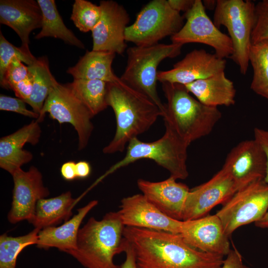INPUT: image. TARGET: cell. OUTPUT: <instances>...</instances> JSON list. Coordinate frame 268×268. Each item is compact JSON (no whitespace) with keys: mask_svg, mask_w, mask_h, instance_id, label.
I'll return each mask as SVG.
<instances>
[{"mask_svg":"<svg viewBox=\"0 0 268 268\" xmlns=\"http://www.w3.org/2000/svg\"><path fill=\"white\" fill-rule=\"evenodd\" d=\"M125 227L118 211L100 220L91 217L79 230L76 249L67 254L85 268H121L114 258L127 248Z\"/></svg>","mask_w":268,"mask_h":268,"instance_id":"obj_4","label":"cell"},{"mask_svg":"<svg viewBox=\"0 0 268 268\" xmlns=\"http://www.w3.org/2000/svg\"><path fill=\"white\" fill-rule=\"evenodd\" d=\"M222 167L232 177L237 191L253 182L264 180L267 158L263 148L254 138L245 140L231 149Z\"/></svg>","mask_w":268,"mask_h":268,"instance_id":"obj_14","label":"cell"},{"mask_svg":"<svg viewBox=\"0 0 268 268\" xmlns=\"http://www.w3.org/2000/svg\"><path fill=\"white\" fill-rule=\"evenodd\" d=\"M183 16L173 9L166 0H153L139 12L135 20L125 31L126 42L136 46L158 43L177 33L184 25Z\"/></svg>","mask_w":268,"mask_h":268,"instance_id":"obj_8","label":"cell"},{"mask_svg":"<svg viewBox=\"0 0 268 268\" xmlns=\"http://www.w3.org/2000/svg\"><path fill=\"white\" fill-rule=\"evenodd\" d=\"M167 103L162 116L165 128L188 146L209 134L222 117L217 107H209L193 97L184 85L163 82Z\"/></svg>","mask_w":268,"mask_h":268,"instance_id":"obj_3","label":"cell"},{"mask_svg":"<svg viewBox=\"0 0 268 268\" xmlns=\"http://www.w3.org/2000/svg\"><path fill=\"white\" fill-rule=\"evenodd\" d=\"M268 40V0L255 4V23L251 35L252 44Z\"/></svg>","mask_w":268,"mask_h":268,"instance_id":"obj_33","label":"cell"},{"mask_svg":"<svg viewBox=\"0 0 268 268\" xmlns=\"http://www.w3.org/2000/svg\"><path fill=\"white\" fill-rule=\"evenodd\" d=\"M186 20L182 28L170 37L172 43L184 45L197 43L211 47L219 58H229L233 52L229 36L220 31L207 15L201 0H195L191 9L183 15Z\"/></svg>","mask_w":268,"mask_h":268,"instance_id":"obj_11","label":"cell"},{"mask_svg":"<svg viewBox=\"0 0 268 268\" xmlns=\"http://www.w3.org/2000/svg\"><path fill=\"white\" fill-rule=\"evenodd\" d=\"M42 131L36 120L26 125L13 133L0 139V167L11 175L24 164L33 158L32 153L23 149L24 145L37 144Z\"/></svg>","mask_w":268,"mask_h":268,"instance_id":"obj_21","label":"cell"},{"mask_svg":"<svg viewBox=\"0 0 268 268\" xmlns=\"http://www.w3.org/2000/svg\"><path fill=\"white\" fill-rule=\"evenodd\" d=\"M25 102L18 98L3 94L0 95V110L13 112L26 117L38 119L39 114L26 108Z\"/></svg>","mask_w":268,"mask_h":268,"instance_id":"obj_35","label":"cell"},{"mask_svg":"<svg viewBox=\"0 0 268 268\" xmlns=\"http://www.w3.org/2000/svg\"><path fill=\"white\" fill-rule=\"evenodd\" d=\"M33 77L31 72L28 76L16 84L12 89L16 96L25 102L30 97L33 90Z\"/></svg>","mask_w":268,"mask_h":268,"instance_id":"obj_36","label":"cell"},{"mask_svg":"<svg viewBox=\"0 0 268 268\" xmlns=\"http://www.w3.org/2000/svg\"><path fill=\"white\" fill-rule=\"evenodd\" d=\"M42 13L34 0H0V23L12 29L18 35L20 47L25 52L32 55L29 47L31 32L41 28Z\"/></svg>","mask_w":268,"mask_h":268,"instance_id":"obj_20","label":"cell"},{"mask_svg":"<svg viewBox=\"0 0 268 268\" xmlns=\"http://www.w3.org/2000/svg\"><path fill=\"white\" fill-rule=\"evenodd\" d=\"M18 59L27 66H30L36 59L33 55H30L20 47H17L8 42L0 31V80L4 76L6 70L11 62Z\"/></svg>","mask_w":268,"mask_h":268,"instance_id":"obj_32","label":"cell"},{"mask_svg":"<svg viewBox=\"0 0 268 268\" xmlns=\"http://www.w3.org/2000/svg\"><path fill=\"white\" fill-rule=\"evenodd\" d=\"M195 0H168L171 7L174 10L184 13L187 12L193 7Z\"/></svg>","mask_w":268,"mask_h":268,"instance_id":"obj_40","label":"cell"},{"mask_svg":"<svg viewBox=\"0 0 268 268\" xmlns=\"http://www.w3.org/2000/svg\"><path fill=\"white\" fill-rule=\"evenodd\" d=\"M75 165L76 163L73 161H67L62 165L60 172L65 180L71 181L77 178Z\"/></svg>","mask_w":268,"mask_h":268,"instance_id":"obj_39","label":"cell"},{"mask_svg":"<svg viewBox=\"0 0 268 268\" xmlns=\"http://www.w3.org/2000/svg\"><path fill=\"white\" fill-rule=\"evenodd\" d=\"M180 234L189 245L204 252L224 256L231 250L229 237L216 214L183 221Z\"/></svg>","mask_w":268,"mask_h":268,"instance_id":"obj_18","label":"cell"},{"mask_svg":"<svg viewBox=\"0 0 268 268\" xmlns=\"http://www.w3.org/2000/svg\"><path fill=\"white\" fill-rule=\"evenodd\" d=\"M27 66L33 75V83L32 94L25 103L40 115L51 89L58 82L50 71L46 57L36 58L32 64Z\"/></svg>","mask_w":268,"mask_h":268,"instance_id":"obj_27","label":"cell"},{"mask_svg":"<svg viewBox=\"0 0 268 268\" xmlns=\"http://www.w3.org/2000/svg\"><path fill=\"white\" fill-rule=\"evenodd\" d=\"M12 176V201L7 215L8 220L12 224L25 220L29 222L38 201L47 197L50 192L44 185L42 173L34 166L26 171L20 168Z\"/></svg>","mask_w":268,"mask_h":268,"instance_id":"obj_15","label":"cell"},{"mask_svg":"<svg viewBox=\"0 0 268 268\" xmlns=\"http://www.w3.org/2000/svg\"><path fill=\"white\" fill-rule=\"evenodd\" d=\"M128 242V241H127ZM126 259L121 266V268H136L134 253L128 242V247L125 252Z\"/></svg>","mask_w":268,"mask_h":268,"instance_id":"obj_42","label":"cell"},{"mask_svg":"<svg viewBox=\"0 0 268 268\" xmlns=\"http://www.w3.org/2000/svg\"><path fill=\"white\" fill-rule=\"evenodd\" d=\"M188 146L172 131L165 128L162 137L151 142H144L137 137L128 144L125 156L113 165L106 174L137 160L146 159L154 161L167 170L176 180L186 179L189 172L187 166Z\"/></svg>","mask_w":268,"mask_h":268,"instance_id":"obj_6","label":"cell"},{"mask_svg":"<svg viewBox=\"0 0 268 268\" xmlns=\"http://www.w3.org/2000/svg\"><path fill=\"white\" fill-rule=\"evenodd\" d=\"M107 102L114 112L115 135L103 149L105 154L123 152L133 138L147 131L162 113L148 96L121 80L108 83Z\"/></svg>","mask_w":268,"mask_h":268,"instance_id":"obj_2","label":"cell"},{"mask_svg":"<svg viewBox=\"0 0 268 268\" xmlns=\"http://www.w3.org/2000/svg\"><path fill=\"white\" fill-rule=\"evenodd\" d=\"M101 14L100 5L86 0H75L72 5L70 19L80 31H91Z\"/></svg>","mask_w":268,"mask_h":268,"instance_id":"obj_31","label":"cell"},{"mask_svg":"<svg viewBox=\"0 0 268 268\" xmlns=\"http://www.w3.org/2000/svg\"><path fill=\"white\" fill-rule=\"evenodd\" d=\"M100 18L91 31L93 51L122 55L127 45L125 31L130 18L123 6L112 0H101Z\"/></svg>","mask_w":268,"mask_h":268,"instance_id":"obj_13","label":"cell"},{"mask_svg":"<svg viewBox=\"0 0 268 268\" xmlns=\"http://www.w3.org/2000/svg\"><path fill=\"white\" fill-rule=\"evenodd\" d=\"M46 113L60 124L72 126L77 133L79 150L86 147L94 129L91 122L94 116L66 84L58 82L52 87L36 120L43 122Z\"/></svg>","mask_w":268,"mask_h":268,"instance_id":"obj_9","label":"cell"},{"mask_svg":"<svg viewBox=\"0 0 268 268\" xmlns=\"http://www.w3.org/2000/svg\"><path fill=\"white\" fill-rule=\"evenodd\" d=\"M185 86L190 93L205 105L228 107L235 103L236 89L233 81L225 76L224 71Z\"/></svg>","mask_w":268,"mask_h":268,"instance_id":"obj_23","label":"cell"},{"mask_svg":"<svg viewBox=\"0 0 268 268\" xmlns=\"http://www.w3.org/2000/svg\"><path fill=\"white\" fill-rule=\"evenodd\" d=\"M75 169L76 177L78 179L87 178L91 171L90 164L86 161H79L76 163Z\"/></svg>","mask_w":268,"mask_h":268,"instance_id":"obj_41","label":"cell"},{"mask_svg":"<svg viewBox=\"0 0 268 268\" xmlns=\"http://www.w3.org/2000/svg\"><path fill=\"white\" fill-rule=\"evenodd\" d=\"M213 23L225 26L232 41L233 52L229 58L246 74L252 45L251 35L255 23V4L250 0H217Z\"/></svg>","mask_w":268,"mask_h":268,"instance_id":"obj_7","label":"cell"},{"mask_svg":"<svg viewBox=\"0 0 268 268\" xmlns=\"http://www.w3.org/2000/svg\"><path fill=\"white\" fill-rule=\"evenodd\" d=\"M42 13L41 31L35 36L36 39L54 37L65 43L84 49L85 46L74 34L65 24L54 0H37Z\"/></svg>","mask_w":268,"mask_h":268,"instance_id":"obj_26","label":"cell"},{"mask_svg":"<svg viewBox=\"0 0 268 268\" xmlns=\"http://www.w3.org/2000/svg\"><path fill=\"white\" fill-rule=\"evenodd\" d=\"M172 177L159 182L143 179L137 181L138 189L146 199L168 216L182 220L185 201L190 191L185 184Z\"/></svg>","mask_w":268,"mask_h":268,"instance_id":"obj_19","label":"cell"},{"mask_svg":"<svg viewBox=\"0 0 268 268\" xmlns=\"http://www.w3.org/2000/svg\"><path fill=\"white\" fill-rule=\"evenodd\" d=\"M136 268H220L223 256L200 251L180 234L125 226Z\"/></svg>","mask_w":268,"mask_h":268,"instance_id":"obj_1","label":"cell"},{"mask_svg":"<svg viewBox=\"0 0 268 268\" xmlns=\"http://www.w3.org/2000/svg\"><path fill=\"white\" fill-rule=\"evenodd\" d=\"M217 0H204L202 3L205 9L208 10H214L216 6Z\"/></svg>","mask_w":268,"mask_h":268,"instance_id":"obj_44","label":"cell"},{"mask_svg":"<svg viewBox=\"0 0 268 268\" xmlns=\"http://www.w3.org/2000/svg\"><path fill=\"white\" fill-rule=\"evenodd\" d=\"M116 54L105 51H86L77 63L67 72L73 79L100 80L108 83L120 80L113 72L112 65Z\"/></svg>","mask_w":268,"mask_h":268,"instance_id":"obj_24","label":"cell"},{"mask_svg":"<svg viewBox=\"0 0 268 268\" xmlns=\"http://www.w3.org/2000/svg\"><path fill=\"white\" fill-rule=\"evenodd\" d=\"M30 73L28 67L18 59L13 60L7 67L3 78L0 80L1 87L12 90L18 83L25 79Z\"/></svg>","mask_w":268,"mask_h":268,"instance_id":"obj_34","label":"cell"},{"mask_svg":"<svg viewBox=\"0 0 268 268\" xmlns=\"http://www.w3.org/2000/svg\"><path fill=\"white\" fill-rule=\"evenodd\" d=\"M98 203L96 200L90 201L78 209L76 214L61 226L49 227L40 230L36 246L45 250L56 248L67 253L75 250L80 226L88 213Z\"/></svg>","mask_w":268,"mask_h":268,"instance_id":"obj_22","label":"cell"},{"mask_svg":"<svg viewBox=\"0 0 268 268\" xmlns=\"http://www.w3.org/2000/svg\"><path fill=\"white\" fill-rule=\"evenodd\" d=\"M268 209V184L255 181L237 191L215 213L230 237L238 228L260 219Z\"/></svg>","mask_w":268,"mask_h":268,"instance_id":"obj_10","label":"cell"},{"mask_svg":"<svg viewBox=\"0 0 268 268\" xmlns=\"http://www.w3.org/2000/svg\"><path fill=\"white\" fill-rule=\"evenodd\" d=\"M118 211L125 226L180 234L182 220L164 214L142 194H135L121 200Z\"/></svg>","mask_w":268,"mask_h":268,"instance_id":"obj_16","label":"cell"},{"mask_svg":"<svg viewBox=\"0 0 268 268\" xmlns=\"http://www.w3.org/2000/svg\"><path fill=\"white\" fill-rule=\"evenodd\" d=\"M66 85L94 117L108 107V82L100 80L73 79Z\"/></svg>","mask_w":268,"mask_h":268,"instance_id":"obj_28","label":"cell"},{"mask_svg":"<svg viewBox=\"0 0 268 268\" xmlns=\"http://www.w3.org/2000/svg\"><path fill=\"white\" fill-rule=\"evenodd\" d=\"M40 230L34 228L26 235L9 236L4 233L0 236V268H15L19 254L26 247L36 245Z\"/></svg>","mask_w":268,"mask_h":268,"instance_id":"obj_30","label":"cell"},{"mask_svg":"<svg viewBox=\"0 0 268 268\" xmlns=\"http://www.w3.org/2000/svg\"><path fill=\"white\" fill-rule=\"evenodd\" d=\"M249 60L253 70L250 88L268 100V40L252 44Z\"/></svg>","mask_w":268,"mask_h":268,"instance_id":"obj_29","label":"cell"},{"mask_svg":"<svg viewBox=\"0 0 268 268\" xmlns=\"http://www.w3.org/2000/svg\"><path fill=\"white\" fill-rule=\"evenodd\" d=\"M226 256L220 268H249L244 264L242 256L236 249H231Z\"/></svg>","mask_w":268,"mask_h":268,"instance_id":"obj_37","label":"cell"},{"mask_svg":"<svg viewBox=\"0 0 268 268\" xmlns=\"http://www.w3.org/2000/svg\"><path fill=\"white\" fill-rule=\"evenodd\" d=\"M236 192L232 177L222 167L208 181L190 190L184 205L182 221L207 215L214 207L223 204Z\"/></svg>","mask_w":268,"mask_h":268,"instance_id":"obj_12","label":"cell"},{"mask_svg":"<svg viewBox=\"0 0 268 268\" xmlns=\"http://www.w3.org/2000/svg\"><path fill=\"white\" fill-rule=\"evenodd\" d=\"M254 223L257 227L268 229V209L262 217Z\"/></svg>","mask_w":268,"mask_h":268,"instance_id":"obj_43","label":"cell"},{"mask_svg":"<svg viewBox=\"0 0 268 268\" xmlns=\"http://www.w3.org/2000/svg\"><path fill=\"white\" fill-rule=\"evenodd\" d=\"M254 139L263 148L267 158V170L264 181L268 184V130L255 128L254 130Z\"/></svg>","mask_w":268,"mask_h":268,"instance_id":"obj_38","label":"cell"},{"mask_svg":"<svg viewBox=\"0 0 268 268\" xmlns=\"http://www.w3.org/2000/svg\"><path fill=\"white\" fill-rule=\"evenodd\" d=\"M76 200L70 191L60 195L39 200L36 205L33 216L29 223L39 230L56 226L70 219Z\"/></svg>","mask_w":268,"mask_h":268,"instance_id":"obj_25","label":"cell"},{"mask_svg":"<svg viewBox=\"0 0 268 268\" xmlns=\"http://www.w3.org/2000/svg\"><path fill=\"white\" fill-rule=\"evenodd\" d=\"M226 61L204 49H195L173 65L172 68L158 71L157 80L186 85L224 71Z\"/></svg>","mask_w":268,"mask_h":268,"instance_id":"obj_17","label":"cell"},{"mask_svg":"<svg viewBox=\"0 0 268 268\" xmlns=\"http://www.w3.org/2000/svg\"><path fill=\"white\" fill-rule=\"evenodd\" d=\"M182 46L174 43H158L148 46H135L127 50V63L120 79L148 96L158 106L162 117L165 106L157 91V67L164 59L179 56Z\"/></svg>","mask_w":268,"mask_h":268,"instance_id":"obj_5","label":"cell"}]
</instances>
